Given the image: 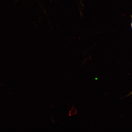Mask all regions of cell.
<instances>
[{
	"label": "cell",
	"mask_w": 132,
	"mask_h": 132,
	"mask_svg": "<svg viewBox=\"0 0 132 132\" xmlns=\"http://www.w3.org/2000/svg\"><path fill=\"white\" fill-rule=\"evenodd\" d=\"M131 95H132V91L129 94H128L126 96H128Z\"/></svg>",
	"instance_id": "cell-1"
},
{
	"label": "cell",
	"mask_w": 132,
	"mask_h": 132,
	"mask_svg": "<svg viewBox=\"0 0 132 132\" xmlns=\"http://www.w3.org/2000/svg\"><path fill=\"white\" fill-rule=\"evenodd\" d=\"M131 18H132V16H131ZM131 28L132 29V22H131Z\"/></svg>",
	"instance_id": "cell-2"
}]
</instances>
